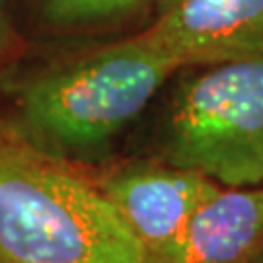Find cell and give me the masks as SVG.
Masks as SVG:
<instances>
[{
  "label": "cell",
  "instance_id": "obj_1",
  "mask_svg": "<svg viewBox=\"0 0 263 263\" xmlns=\"http://www.w3.org/2000/svg\"><path fill=\"white\" fill-rule=\"evenodd\" d=\"M179 66L144 29L41 66L14 86L10 133L65 164L96 162Z\"/></svg>",
  "mask_w": 263,
  "mask_h": 263
},
{
  "label": "cell",
  "instance_id": "obj_2",
  "mask_svg": "<svg viewBox=\"0 0 263 263\" xmlns=\"http://www.w3.org/2000/svg\"><path fill=\"white\" fill-rule=\"evenodd\" d=\"M0 261L146 263L104 191L10 135L0 144Z\"/></svg>",
  "mask_w": 263,
  "mask_h": 263
},
{
  "label": "cell",
  "instance_id": "obj_3",
  "mask_svg": "<svg viewBox=\"0 0 263 263\" xmlns=\"http://www.w3.org/2000/svg\"><path fill=\"white\" fill-rule=\"evenodd\" d=\"M162 119L168 164L220 187L263 185V61L178 70Z\"/></svg>",
  "mask_w": 263,
  "mask_h": 263
},
{
  "label": "cell",
  "instance_id": "obj_4",
  "mask_svg": "<svg viewBox=\"0 0 263 263\" xmlns=\"http://www.w3.org/2000/svg\"><path fill=\"white\" fill-rule=\"evenodd\" d=\"M98 187L139 240L146 263L168 254L193 215L222 189L195 170L168 162H137L115 168L100 179Z\"/></svg>",
  "mask_w": 263,
  "mask_h": 263
},
{
  "label": "cell",
  "instance_id": "obj_5",
  "mask_svg": "<svg viewBox=\"0 0 263 263\" xmlns=\"http://www.w3.org/2000/svg\"><path fill=\"white\" fill-rule=\"evenodd\" d=\"M144 33L179 68L263 61V0H156Z\"/></svg>",
  "mask_w": 263,
  "mask_h": 263
},
{
  "label": "cell",
  "instance_id": "obj_6",
  "mask_svg": "<svg viewBox=\"0 0 263 263\" xmlns=\"http://www.w3.org/2000/svg\"><path fill=\"white\" fill-rule=\"evenodd\" d=\"M152 263H263V185L222 187Z\"/></svg>",
  "mask_w": 263,
  "mask_h": 263
},
{
  "label": "cell",
  "instance_id": "obj_7",
  "mask_svg": "<svg viewBox=\"0 0 263 263\" xmlns=\"http://www.w3.org/2000/svg\"><path fill=\"white\" fill-rule=\"evenodd\" d=\"M156 0H29L39 24L57 33L121 26L154 10Z\"/></svg>",
  "mask_w": 263,
  "mask_h": 263
},
{
  "label": "cell",
  "instance_id": "obj_8",
  "mask_svg": "<svg viewBox=\"0 0 263 263\" xmlns=\"http://www.w3.org/2000/svg\"><path fill=\"white\" fill-rule=\"evenodd\" d=\"M12 37V18H10V0H0V57L8 49Z\"/></svg>",
  "mask_w": 263,
  "mask_h": 263
},
{
  "label": "cell",
  "instance_id": "obj_9",
  "mask_svg": "<svg viewBox=\"0 0 263 263\" xmlns=\"http://www.w3.org/2000/svg\"><path fill=\"white\" fill-rule=\"evenodd\" d=\"M10 135H12V133H10V129H8V123L0 117V144L6 141Z\"/></svg>",
  "mask_w": 263,
  "mask_h": 263
},
{
  "label": "cell",
  "instance_id": "obj_10",
  "mask_svg": "<svg viewBox=\"0 0 263 263\" xmlns=\"http://www.w3.org/2000/svg\"><path fill=\"white\" fill-rule=\"evenodd\" d=\"M0 263H4V261H0Z\"/></svg>",
  "mask_w": 263,
  "mask_h": 263
}]
</instances>
